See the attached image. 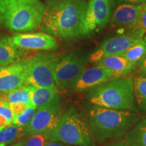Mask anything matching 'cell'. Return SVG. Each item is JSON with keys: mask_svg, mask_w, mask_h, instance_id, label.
<instances>
[{"mask_svg": "<svg viewBox=\"0 0 146 146\" xmlns=\"http://www.w3.org/2000/svg\"><path fill=\"white\" fill-rule=\"evenodd\" d=\"M87 0H47L40 30L63 39L81 35Z\"/></svg>", "mask_w": 146, "mask_h": 146, "instance_id": "6da1fadb", "label": "cell"}, {"mask_svg": "<svg viewBox=\"0 0 146 146\" xmlns=\"http://www.w3.org/2000/svg\"><path fill=\"white\" fill-rule=\"evenodd\" d=\"M45 11L40 0H0V25L15 32L39 28Z\"/></svg>", "mask_w": 146, "mask_h": 146, "instance_id": "7a4b0ae2", "label": "cell"}, {"mask_svg": "<svg viewBox=\"0 0 146 146\" xmlns=\"http://www.w3.org/2000/svg\"><path fill=\"white\" fill-rule=\"evenodd\" d=\"M89 125L100 141L120 138L135 125L137 112L116 110L92 105L88 112Z\"/></svg>", "mask_w": 146, "mask_h": 146, "instance_id": "3957f363", "label": "cell"}, {"mask_svg": "<svg viewBox=\"0 0 146 146\" xmlns=\"http://www.w3.org/2000/svg\"><path fill=\"white\" fill-rule=\"evenodd\" d=\"M89 101L92 105L116 110L138 112L132 78L115 77L89 90Z\"/></svg>", "mask_w": 146, "mask_h": 146, "instance_id": "277c9868", "label": "cell"}, {"mask_svg": "<svg viewBox=\"0 0 146 146\" xmlns=\"http://www.w3.org/2000/svg\"><path fill=\"white\" fill-rule=\"evenodd\" d=\"M94 135L90 125L72 108L60 117L58 125L49 133V140L74 146H95Z\"/></svg>", "mask_w": 146, "mask_h": 146, "instance_id": "5b68a950", "label": "cell"}, {"mask_svg": "<svg viewBox=\"0 0 146 146\" xmlns=\"http://www.w3.org/2000/svg\"><path fill=\"white\" fill-rule=\"evenodd\" d=\"M58 58L52 53L39 52L26 60L25 85L35 88H57L54 69Z\"/></svg>", "mask_w": 146, "mask_h": 146, "instance_id": "8992f818", "label": "cell"}, {"mask_svg": "<svg viewBox=\"0 0 146 146\" xmlns=\"http://www.w3.org/2000/svg\"><path fill=\"white\" fill-rule=\"evenodd\" d=\"M85 69V60L76 54H70L58 59L54 69L56 87L61 89L72 87Z\"/></svg>", "mask_w": 146, "mask_h": 146, "instance_id": "52a82bcc", "label": "cell"}, {"mask_svg": "<svg viewBox=\"0 0 146 146\" xmlns=\"http://www.w3.org/2000/svg\"><path fill=\"white\" fill-rule=\"evenodd\" d=\"M112 0H89L87 4L81 35L101 31L112 16Z\"/></svg>", "mask_w": 146, "mask_h": 146, "instance_id": "ba28073f", "label": "cell"}, {"mask_svg": "<svg viewBox=\"0 0 146 146\" xmlns=\"http://www.w3.org/2000/svg\"><path fill=\"white\" fill-rule=\"evenodd\" d=\"M60 97L50 103L37 109L33 118L26 129L27 133L30 134L36 133H50L60 119L59 115Z\"/></svg>", "mask_w": 146, "mask_h": 146, "instance_id": "9c48e42d", "label": "cell"}, {"mask_svg": "<svg viewBox=\"0 0 146 146\" xmlns=\"http://www.w3.org/2000/svg\"><path fill=\"white\" fill-rule=\"evenodd\" d=\"M142 36L141 35L135 31L132 35L116 36L108 39L91 55L89 61L98 63L109 56L122 54L133 45L143 40Z\"/></svg>", "mask_w": 146, "mask_h": 146, "instance_id": "30bf717a", "label": "cell"}, {"mask_svg": "<svg viewBox=\"0 0 146 146\" xmlns=\"http://www.w3.org/2000/svg\"><path fill=\"white\" fill-rule=\"evenodd\" d=\"M26 60L0 68V94H6L25 85Z\"/></svg>", "mask_w": 146, "mask_h": 146, "instance_id": "8fae6325", "label": "cell"}, {"mask_svg": "<svg viewBox=\"0 0 146 146\" xmlns=\"http://www.w3.org/2000/svg\"><path fill=\"white\" fill-rule=\"evenodd\" d=\"M11 38L14 44L23 50L51 51L58 48L54 36L45 33H18Z\"/></svg>", "mask_w": 146, "mask_h": 146, "instance_id": "7c38bea8", "label": "cell"}, {"mask_svg": "<svg viewBox=\"0 0 146 146\" xmlns=\"http://www.w3.org/2000/svg\"><path fill=\"white\" fill-rule=\"evenodd\" d=\"M115 77L117 76L112 70L97 65L85 69L72 87L76 91H83L106 83Z\"/></svg>", "mask_w": 146, "mask_h": 146, "instance_id": "4fadbf2b", "label": "cell"}, {"mask_svg": "<svg viewBox=\"0 0 146 146\" xmlns=\"http://www.w3.org/2000/svg\"><path fill=\"white\" fill-rule=\"evenodd\" d=\"M143 7L144 5L121 4L113 13L112 23L117 26L135 27L139 21Z\"/></svg>", "mask_w": 146, "mask_h": 146, "instance_id": "5bb4252c", "label": "cell"}, {"mask_svg": "<svg viewBox=\"0 0 146 146\" xmlns=\"http://www.w3.org/2000/svg\"><path fill=\"white\" fill-rule=\"evenodd\" d=\"M98 65L112 70L117 77H123L131 74L135 66V64L131 63L121 55L106 58L98 62Z\"/></svg>", "mask_w": 146, "mask_h": 146, "instance_id": "9a60e30c", "label": "cell"}, {"mask_svg": "<svg viewBox=\"0 0 146 146\" xmlns=\"http://www.w3.org/2000/svg\"><path fill=\"white\" fill-rule=\"evenodd\" d=\"M23 54V49L14 45L10 36L0 35V68L18 61Z\"/></svg>", "mask_w": 146, "mask_h": 146, "instance_id": "2e32d148", "label": "cell"}, {"mask_svg": "<svg viewBox=\"0 0 146 146\" xmlns=\"http://www.w3.org/2000/svg\"><path fill=\"white\" fill-rule=\"evenodd\" d=\"M125 141L131 146H146V116L128 131Z\"/></svg>", "mask_w": 146, "mask_h": 146, "instance_id": "e0dca14e", "label": "cell"}, {"mask_svg": "<svg viewBox=\"0 0 146 146\" xmlns=\"http://www.w3.org/2000/svg\"><path fill=\"white\" fill-rule=\"evenodd\" d=\"M34 87L25 85L20 88L11 91L1 97L9 104H24L27 106L31 105V98Z\"/></svg>", "mask_w": 146, "mask_h": 146, "instance_id": "ac0fdd59", "label": "cell"}, {"mask_svg": "<svg viewBox=\"0 0 146 146\" xmlns=\"http://www.w3.org/2000/svg\"><path fill=\"white\" fill-rule=\"evenodd\" d=\"M59 97L60 94L57 88H35L34 87L31 98V105L35 108L38 109L50 103Z\"/></svg>", "mask_w": 146, "mask_h": 146, "instance_id": "d6986e66", "label": "cell"}, {"mask_svg": "<svg viewBox=\"0 0 146 146\" xmlns=\"http://www.w3.org/2000/svg\"><path fill=\"white\" fill-rule=\"evenodd\" d=\"M135 98L138 110L146 112V75L139 74L133 79Z\"/></svg>", "mask_w": 146, "mask_h": 146, "instance_id": "ffe728a7", "label": "cell"}, {"mask_svg": "<svg viewBox=\"0 0 146 146\" xmlns=\"http://www.w3.org/2000/svg\"><path fill=\"white\" fill-rule=\"evenodd\" d=\"M120 55L136 65L146 55V42L141 40Z\"/></svg>", "mask_w": 146, "mask_h": 146, "instance_id": "44dd1931", "label": "cell"}, {"mask_svg": "<svg viewBox=\"0 0 146 146\" xmlns=\"http://www.w3.org/2000/svg\"><path fill=\"white\" fill-rule=\"evenodd\" d=\"M23 131V127L10 125L0 131V143H8L15 140Z\"/></svg>", "mask_w": 146, "mask_h": 146, "instance_id": "7402d4cb", "label": "cell"}, {"mask_svg": "<svg viewBox=\"0 0 146 146\" xmlns=\"http://www.w3.org/2000/svg\"><path fill=\"white\" fill-rule=\"evenodd\" d=\"M35 108L32 105L29 106L27 108L26 110L23 114L18 115V116H13V122L12 124L14 125L19 126V127H25L28 126L30 124L31 120L33 118L35 114Z\"/></svg>", "mask_w": 146, "mask_h": 146, "instance_id": "603a6c76", "label": "cell"}, {"mask_svg": "<svg viewBox=\"0 0 146 146\" xmlns=\"http://www.w3.org/2000/svg\"><path fill=\"white\" fill-rule=\"evenodd\" d=\"M49 139V133H36L33 134L25 146H45Z\"/></svg>", "mask_w": 146, "mask_h": 146, "instance_id": "cb8c5ba5", "label": "cell"}, {"mask_svg": "<svg viewBox=\"0 0 146 146\" xmlns=\"http://www.w3.org/2000/svg\"><path fill=\"white\" fill-rule=\"evenodd\" d=\"M0 115L6 118L8 125H12L13 122V112L10 106L6 101L0 98Z\"/></svg>", "mask_w": 146, "mask_h": 146, "instance_id": "d4e9b609", "label": "cell"}, {"mask_svg": "<svg viewBox=\"0 0 146 146\" xmlns=\"http://www.w3.org/2000/svg\"><path fill=\"white\" fill-rule=\"evenodd\" d=\"M135 28L137 29L135 31L141 34L142 36L146 33V4H144L143 12L141 13L138 25L135 27Z\"/></svg>", "mask_w": 146, "mask_h": 146, "instance_id": "484cf974", "label": "cell"}, {"mask_svg": "<svg viewBox=\"0 0 146 146\" xmlns=\"http://www.w3.org/2000/svg\"><path fill=\"white\" fill-rule=\"evenodd\" d=\"M10 106L13 112V116L23 114L26 110L27 108L29 106L24 104H11Z\"/></svg>", "mask_w": 146, "mask_h": 146, "instance_id": "4316f807", "label": "cell"}, {"mask_svg": "<svg viewBox=\"0 0 146 146\" xmlns=\"http://www.w3.org/2000/svg\"><path fill=\"white\" fill-rule=\"evenodd\" d=\"M139 66L140 69L142 71V72L146 75V55L139 62Z\"/></svg>", "mask_w": 146, "mask_h": 146, "instance_id": "83f0119b", "label": "cell"}, {"mask_svg": "<svg viewBox=\"0 0 146 146\" xmlns=\"http://www.w3.org/2000/svg\"><path fill=\"white\" fill-rule=\"evenodd\" d=\"M120 3H135V4H141L146 3V0H118Z\"/></svg>", "mask_w": 146, "mask_h": 146, "instance_id": "f1b7e54d", "label": "cell"}, {"mask_svg": "<svg viewBox=\"0 0 146 146\" xmlns=\"http://www.w3.org/2000/svg\"><path fill=\"white\" fill-rule=\"evenodd\" d=\"M8 126L9 125L6 118L3 116L0 115V129H1L3 130V129H5V127H8Z\"/></svg>", "mask_w": 146, "mask_h": 146, "instance_id": "f546056e", "label": "cell"}, {"mask_svg": "<svg viewBox=\"0 0 146 146\" xmlns=\"http://www.w3.org/2000/svg\"><path fill=\"white\" fill-rule=\"evenodd\" d=\"M45 146H73V145H68V144L60 143V142H57V141H50V142H47V143Z\"/></svg>", "mask_w": 146, "mask_h": 146, "instance_id": "4dcf8cb0", "label": "cell"}, {"mask_svg": "<svg viewBox=\"0 0 146 146\" xmlns=\"http://www.w3.org/2000/svg\"><path fill=\"white\" fill-rule=\"evenodd\" d=\"M106 146H131L128 144L127 142L125 141H119L116 142V143H112L111 144H109Z\"/></svg>", "mask_w": 146, "mask_h": 146, "instance_id": "1f68e13d", "label": "cell"}, {"mask_svg": "<svg viewBox=\"0 0 146 146\" xmlns=\"http://www.w3.org/2000/svg\"><path fill=\"white\" fill-rule=\"evenodd\" d=\"M12 146H25V145H24L23 142H18V143L14 144V145Z\"/></svg>", "mask_w": 146, "mask_h": 146, "instance_id": "d6a6232c", "label": "cell"}, {"mask_svg": "<svg viewBox=\"0 0 146 146\" xmlns=\"http://www.w3.org/2000/svg\"><path fill=\"white\" fill-rule=\"evenodd\" d=\"M0 146H5V143H0Z\"/></svg>", "mask_w": 146, "mask_h": 146, "instance_id": "836d02e7", "label": "cell"}, {"mask_svg": "<svg viewBox=\"0 0 146 146\" xmlns=\"http://www.w3.org/2000/svg\"><path fill=\"white\" fill-rule=\"evenodd\" d=\"M145 42H146V36H145Z\"/></svg>", "mask_w": 146, "mask_h": 146, "instance_id": "e575fe53", "label": "cell"}, {"mask_svg": "<svg viewBox=\"0 0 146 146\" xmlns=\"http://www.w3.org/2000/svg\"><path fill=\"white\" fill-rule=\"evenodd\" d=\"M1 130H2V129H0V131H1Z\"/></svg>", "mask_w": 146, "mask_h": 146, "instance_id": "d590c367", "label": "cell"}]
</instances>
